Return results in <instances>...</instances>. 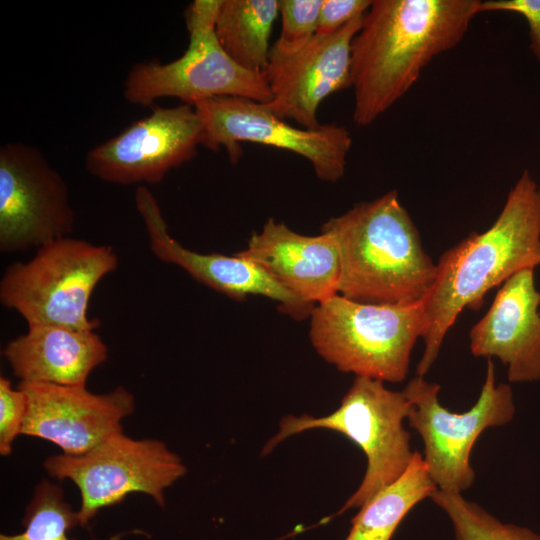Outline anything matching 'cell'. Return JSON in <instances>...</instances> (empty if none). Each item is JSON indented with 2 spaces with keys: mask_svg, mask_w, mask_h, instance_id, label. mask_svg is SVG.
<instances>
[{
  "mask_svg": "<svg viewBox=\"0 0 540 540\" xmlns=\"http://www.w3.org/2000/svg\"><path fill=\"white\" fill-rule=\"evenodd\" d=\"M479 0H373L351 45L353 120L368 126L393 106L436 56L454 48Z\"/></svg>",
  "mask_w": 540,
  "mask_h": 540,
  "instance_id": "cell-1",
  "label": "cell"
},
{
  "mask_svg": "<svg viewBox=\"0 0 540 540\" xmlns=\"http://www.w3.org/2000/svg\"><path fill=\"white\" fill-rule=\"evenodd\" d=\"M540 264V187L525 170L495 222L472 233L440 257L423 302L424 351L417 375L430 370L450 328L465 308L477 309L485 294L526 268Z\"/></svg>",
  "mask_w": 540,
  "mask_h": 540,
  "instance_id": "cell-2",
  "label": "cell"
},
{
  "mask_svg": "<svg viewBox=\"0 0 540 540\" xmlns=\"http://www.w3.org/2000/svg\"><path fill=\"white\" fill-rule=\"evenodd\" d=\"M340 254L337 294L377 304L423 303L435 281L437 266L424 250L419 231L396 190L354 205L330 218Z\"/></svg>",
  "mask_w": 540,
  "mask_h": 540,
  "instance_id": "cell-3",
  "label": "cell"
},
{
  "mask_svg": "<svg viewBox=\"0 0 540 540\" xmlns=\"http://www.w3.org/2000/svg\"><path fill=\"white\" fill-rule=\"evenodd\" d=\"M309 338L326 362L345 373L398 383L408 375L412 349L422 338L423 303L358 302L335 294L317 303Z\"/></svg>",
  "mask_w": 540,
  "mask_h": 540,
  "instance_id": "cell-4",
  "label": "cell"
},
{
  "mask_svg": "<svg viewBox=\"0 0 540 540\" xmlns=\"http://www.w3.org/2000/svg\"><path fill=\"white\" fill-rule=\"evenodd\" d=\"M118 264L110 245L62 237L38 248L28 261L6 267L0 280V303L16 311L28 327L95 330L99 323L88 316L91 296Z\"/></svg>",
  "mask_w": 540,
  "mask_h": 540,
  "instance_id": "cell-5",
  "label": "cell"
},
{
  "mask_svg": "<svg viewBox=\"0 0 540 540\" xmlns=\"http://www.w3.org/2000/svg\"><path fill=\"white\" fill-rule=\"evenodd\" d=\"M410 406L403 391L390 390L379 380L356 377L334 412L321 417L285 416L278 432L265 444L262 455L270 453L288 437L312 429L345 435L362 449L367 466L359 487L338 514L360 508L398 479L412 461L415 451L411 450L410 433L403 426Z\"/></svg>",
  "mask_w": 540,
  "mask_h": 540,
  "instance_id": "cell-6",
  "label": "cell"
},
{
  "mask_svg": "<svg viewBox=\"0 0 540 540\" xmlns=\"http://www.w3.org/2000/svg\"><path fill=\"white\" fill-rule=\"evenodd\" d=\"M221 0H195L185 11L188 47L177 59L139 62L123 83V96L133 105L151 106L173 97L196 104L216 97H241L267 103L272 94L264 72L238 65L224 50L216 34Z\"/></svg>",
  "mask_w": 540,
  "mask_h": 540,
  "instance_id": "cell-7",
  "label": "cell"
},
{
  "mask_svg": "<svg viewBox=\"0 0 540 540\" xmlns=\"http://www.w3.org/2000/svg\"><path fill=\"white\" fill-rule=\"evenodd\" d=\"M47 473L71 480L79 489V526H86L103 508L122 502L130 493L149 495L165 505V491L183 477L182 459L157 439H134L115 433L80 455L59 454L44 462Z\"/></svg>",
  "mask_w": 540,
  "mask_h": 540,
  "instance_id": "cell-8",
  "label": "cell"
},
{
  "mask_svg": "<svg viewBox=\"0 0 540 540\" xmlns=\"http://www.w3.org/2000/svg\"><path fill=\"white\" fill-rule=\"evenodd\" d=\"M402 391L411 404L409 425L422 438V456L437 488L459 493L470 488L475 479L470 464L474 443L485 429L509 423L515 412L512 390L508 384H496L492 360L488 359L480 395L466 412L453 413L442 406L440 386L423 376L412 378Z\"/></svg>",
  "mask_w": 540,
  "mask_h": 540,
  "instance_id": "cell-9",
  "label": "cell"
},
{
  "mask_svg": "<svg viewBox=\"0 0 540 540\" xmlns=\"http://www.w3.org/2000/svg\"><path fill=\"white\" fill-rule=\"evenodd\" d=\"M194 107L203 124L202 146L225 150L233 164L242 156L241 143L252 142L304 157L322 181L337 182L345 173L352 137L343 125L298 128L263 103L241 97H216Z\"/></svg>",
  "mask_w": 540,
  "mask_h": 540,
  "instance_id": "cell-10",
  "label": "cell"
},
{
  "mask_svg": "<svg viewBox=\"0 0 540 540\" xmlns=\"http://www.w3.org/2000/svg\"><path fill=\"white\" fill-rule=\"evenodd\" d=\"M75 211L67 182L36 147L0 148V251L24 252L70 236Z\"/></svg>",
  "mask_w": 540,
  "mask_h": 540,
  "instance_id": "cell-11",
  "label": "cell"
},
{
  "mask_svg": "<svg viewBox=\"0 0 540 540\" xmlns=\"http://www.w3.org/2000/svg\"><path fill=\"white\" fill-rule=\"evenodd\" d=\"M203 132L194 106L154 105L149 115L91 148L85 168L107 183H160L172 169L197 155Z\"/></svg>",
  "mask_w": 540,
  "mask_h": 540,
  "instance_id": "cell-12",
  "label": "cell"
},
{
  "mask_svg": "<svg viewBox=\"0 0 540 540\" xmlns=\"http://www.w3.org/2000/svg\"><path fill=\"white\" fill-rule=\"evenodd\" d=\"M27 398L22 434L50 441L67 455H80L121 432L135 409L124 386L95 394L84 386L19 382Z\"/></svg>",
  "mask_w": 540,
  "mask_h": 540,
  "instance_id": "cell-13",
  "label": "cell"
},
{
  "mask_svg": "<svg viewBox=\"0 0 540 540\" xmlns=\"http://www.w3.org/2000/svg\"><path fill=\"white\" fill-rule=\"evenodd\" d=\"M135 205L149 248L161 262L180 267L198 282L234 300L263 296L277 302L279 309L293 319L310 317L315 305L284 288L255 262L239 253H200L179 243L169 233L157 198L145 185L136 189Z\"/></svg>",
  "mask_w": 540,
  "mask_h": 540,
  "instance_id": "cell-14",
  "label": "cell"
},
{
  "mask_svg": "<svg viewBox=\"0 0 540 540\" xmlns=\"http://www.w3.org/2000/svg\"><path fill=\"white\" fill-rule=\"evenodd\" d=\"M363 17L333 34H316L293 55L270 53L264 74L272 98L263 104L282 119H292L305 129L318 128L320 104L331 94L351 87V45Z\"/></svg>",
  "mask_w": 540,
  "mask_h": 540,
  "instance_id": "cell-15",
  "label": "cell"
},
{
  "mask_svg": "<svg viewBox=\"0 0 540 540\" xmlns=\"http://www.w3.org/2000/svg\"><path fill=\"white\" fill-rule=\"evenodd\" d=\"M540 292L534 268L507 279L489 310L469 333L474 356L498 358L507 366L509 382L540 379Z\"/></svg>",
  "mask_w": 540,
  "mask_h": 540,
  "instance_id": "cell-16",
  "label": "cell"
},
{
  "mask_svg": "<svg viewBox=\"0 0 540 540\" xmlns=\"http://www.w3.org/2000/svg\"><path fill=\"white\" fill-rule=\"evenodd\" d=\"M238 253L306 302L316 305L337 294L340 254L335 237L327 231L302 235L269 218Z\"/></svg>",
  "mask_w": 540,
  "mask_h": 540,
  "instance_id": "cell-17",
  "label": "cell"
},
{
  "mask_svg": "<svg viewBox=\"0 0 540 540\" xmlns=\"http://www.w3.org/2000/svg\"><path fill=\"white\" fill-rule=\"evenodd\" d=\"M20 382L84 386L108 358V347L94 330L36 325L10 340L2 352Z\"/></svg>",
  "mask_w": 540,
  "mask_h": 540,
  "instance_id": "cell-18",
  "label": "cell"
},
{
  "mask_svg": "<svg viewBox=\"0 0 540 540\" xmlns=\"http://www.w3.org/2000/svg\"><path fill=\"white\" fill-rule=\"evenodd\" d=\"M280 11L279 0H221L216 34L228 55L241 67L264 72L270 37Z\"/></svg>",
  "mask_w": 540,
  "mask_h": 540,
  "instance_id": "cell-19",
  "label": "cell"
},
{
  "mask_svg": "<svg viewBox=\"0 0 540 540\" xmlns=\"http://www.w3.org/2000/svg\"><path fill=\"white\" fill-rule=\"evenodd\" d=\"M437 489L423 456L415 451L404 473L360 507L345 540H390L409 511Z\"/></svg>",
  "mask_w": 540,
  "mask_h": 540,
  "instance_id": "cell-20",
  "label": "cell"
},
{
  "mask_svg": "<svg viewBox=\"0 0 540 540\" xmlns=\"http://www.w3.org/2000/svg\"><path fill=\"white\" fill-rule=\"evenodd\" d=\"M21 533L1 534L0 540H70L68 532L79 526L77 511L64 500L62 489L47 481H41L26 507ZM118 534L107 540H120Z\"/></svg>",
  "mask_w": 540,
  "mask_h": 540,
  "instance_id": "cell-21",
  "label": "cell"
},
{
  "mask_svg": "<svg viewBox=\"0 0 540 540\" xmlns=\"http://www.w3.org/2000/svg\"><path fill=\"white\" fill-rule=\"evenodd\" d=\"M430 498L450 518L455 540H540L528 528L502 523L462 493L437 489Z\"/></svg>",
  "mask_w": 540,
  "mask_h": 540,
  "instance_id": "cell-22",
  "label": "cell"
},
{
  "mask_svg": "<svg viewBox=\"0 0 540 540\" xmlns=\"http://www.w3.org/2000/svg\"><path fill=\"white\" fill-rule=\"evenodd\" d=\"M323 0H280L281 32L270 53L293 55L316 36Z\"/></svg>",
  "mask_w": 540,
  "mask_h": 540,
  "instance_id": "cell-23",
  "label": "cell"
},
{
  "mask_svg": "<svg viewBox=\"0 0 540 540\" xmlns=\"http://www.w3.org/2000/svg\"><path fill=\"white\" fill-rule=\"evenodd\" d=\"M27 412V398L18 386L13 388L11 381L0 376V454L12 453L16 437L22 434Z\"/></svg>",
  "mask_w": 540,
  "mask_h": 540,
  "instance_id": "cell-24",
  "label": "cell"
},
{
  "mask_svg": "<svg viewBox=\"0 0 540 540\" xmlns=\"http://www.w3.org/2000/svg\"><path fill=\"white\" fill-rule=\"evenodd\" d=\"M371 4V0H323L317 35H329L339 31L351 21L364 16Z\"/></svg>",
  "mask_w": 540,
  "mask_h": 540,
  "instance_id": "cell-25",
  "label": "cell"
},
{
  "mask_svg": "<svg viewBox=\"0 0 540 540\" xmlns=\"http://www.w3.org/2000/svg\"><path fill=\"white\" fill-rule=\"evenodd\" d=\"M504 11L521 15L527 22L530 49L540 62V0H486L481 1V12Z\"/></svg>",
  "mask_w": 540,
  "mask_h": 540,
  "instance_id": "cell-26",
  "label": "cell"
}]
</instances>
